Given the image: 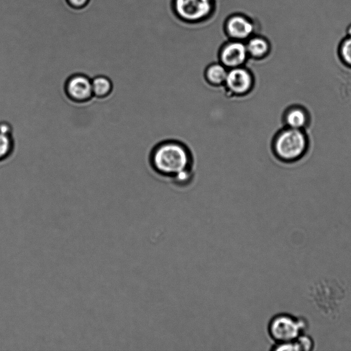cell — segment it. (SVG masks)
I'll list each match as a JSON object with an SVG mask.
<instances>
[{"mask_svg": "<svg viewBox=\"0 0 351 351\" xmlns=\"http://www.w3.org/2000/svg\"><path fill=\"white\" fill-rule=\"evenodd\" d=\"M92 91L93 97L105 98L110 95L113 85L111 80L103 75L95 76L91 79Z\"/></svg>", "mask_w": 351, "mask_h": 351, "instance_id": "cell-11", "label": "cell"}, {"mask_svg": "<svg viewBox=\"0 0 351 351\" xmlns=\"http://www.w3.org/2000/svg\"><path fill=\"white\" fill-rule=\"evenodd\" d=\"M247 57L246 45L241 40H234L226 43L219 53L220 62L228 69L242 66Z\"/></svg>", "mask_w": 351, "mask_h": 351, "instance_id": "cell-7", "label": "cell"}, {"mask_svg": "<svg viewBox=\"0 0 351 351\" xmlns=\"http://www.w3.org/2000/svg\"><path fill=\"white\" fill-rule=\"evenodd\" d=\"M226 30L231 38L243 41L250 38L254 31L252 22L243 15L235 14L230 16L226 23Z\"/></svg>", "mask_w": 351, "mask_h": 351, "instance_id": "cell-8", "label": "cell"}, {"mask_svg": "<svg viewBox=\"0 0 351 351\" xmlns=\"http://www.w3.org/2000/svg\"><path fill=\"white\" fill-rule=\"evenodd\" d=\"M64 91L73 101L86 102L93 97L91 79L83 73L73 74L65 82Z\"/></svg>", "mask_w": 351, "mask_h": 351, "instance_id": "cell-5", "label": "cell"}, {"mask_svg": "<svg viewBox=\"0 0 351 351\" xmlns=\"http://www.w3.org/2000/svg\"><path fill=\"white\" fill-rule=\"evenodd\" d=\"M341 53L345 62L351 66V37L343 42Z\"/></svg>", "mask_w": 351, "mask_h": 351, "instance_id": "cell-15", "label": "cell"}, {"mask_svg": "<svg viewBox=\"0 0 351 351\" xmlns=\"http://www.w3.org/2000/svg\"><path fill=\"white\" fill-rule=\"evenodd\" d=\"M14 141L12 134L0 130V161L7 158L12 152Z\"/></svg>", "mask_w": 351, "mask_h": 351, "instance_id": "cell-13", "label": "cell"}, {"mask_svg": "<svg viewBox=\"0 0 351 351\" xmlns=\"http://www.w3.org/2000/svg\"><path fill=\"white\" fill-rule=\"evenodd\" d=\"M174 10L183 21L197 22L206 19L213 10L212 0H174Z\"/></svg>", "mask_w": 351, "mask_h": 351, "instance_id": "cell-4", "label": "cell"}, {"mask_svg": "<svg viewBox=\"0 0 351 351\" xmlns=\"http://www.w3.org/2000/svg\"><path fill=\"white\" fill-rule=\"evenodd\" d=\"M297 340L300 344L302 351H309L313 348L314 343L311 337L305 333L301 334Z\"/></svg>", "mask_w": 351, "mask_h": 351, "instance_id": "cell-14", "label": "cell"}, {"mask_svg": "<svg viewBox=\"0 0 351 351\" xmlns=\"http://www.w3.org/2000/svg\"><path fill=\"white\" fill-rule=\"evenodd\" d=\"M308 323L306 319L288 313L274 315L267 324V333L275 343L295 340L304 333Z\"/></svg>", "mask_w": 351, "mask_h": 351, "instance_id": "cell-2", "label": "cell"}, {"mask_svg": "<svg viewBox=\"0 0 351 351\" xmlns=\"http://www.w3.org/2000/svg\"><path fill=\"white\" fill-rule=\"evenodd\" d=\"M273 147L274 154L280 160H293L306 151V136L300 130L289 128L281 131L275 137Z\"/></svg>", "mask_w": 351, "mask_h": 351, "instance_id": "cell-3", "label": "cell"}, {"mask_svg": "<svg viewBox=\"0 0 351 351\" xmlns=\"http://www.w3.org/2000/svg\"><path fill=\"white\" fill-rule=\"evenodd\" d=\"M70 5L75 8H80L85 6L89 0H67Z\"/></svg>", "mask_w": 351, "mask_h": 351, "instance_id": "cell-16", "label": "cell"}, {"mask_svg": "<svg viewBox=\"0 0 351 351\" xmlns=\"http://www.w3.org/2000/svg\"><path fill=\"white\" fill-rule=\"evenodd\" d=\"M152 164L158 173L175 177L189 169L190 155L184 146L178 142H164L154 149Z\"/></svg>", "mask_w": 351, "mask_h": 351, "instance_id": "cell-1", "label": "cell"}, {"mask_svg": "<svg viewBox=\"0 0 351 351\" xmlns=\"http://www.w3.org/2000/svg\"><path fill=\"white\" fill-rule=\"evenodd\" d=\"M0 130L5 133L12 134V127L7 122L0 123Z\"/></svg>", "mask_w": 351, "mask_h": 351, "instance_id": "cell-17", "label": "cell"}, {"mask_svg": "<svg viewBox=\"0 0 351 351\" xmlns=\"http://www.w3.org/2000/svg\"><path fill=\"white\" fill-rule=\"evenodd\" d=\"M285 121L290 128L300 130L306 125L308 115L303 108H292L287 110Z\"/></svg>", "mask_w": 351, "mask_h": 351, "instance_id": "cell-12", "label": "cell"}, {"mask_svg": "<svg viewBox=\"0 0 351 351\" xmlns=\"http://www.w3.org/2000/svg\"><path fill=\"white\" fill-rule=\"evenodd\" d=\"M347 32L349 36L351 37V25L348 27Z\"/></svg>", "mask_w": 351, "mask_h": 351, "instance_id": "cell-18", "label": "cell"}, {"mask_svg": "<svg viewBox=\"0 0 351 351\" xmlns=\"http://www.w3.org/2000/svg\"><path fill=\"white\" fill-rule=\"evenodd\" d=\"M231 94L243 96L250 93L254 86V77L249 70L242 66L228 69L223 84Z\"/></svg>", "mask_w": 351, "mask_h": 351, "instance_id": "cell-6", "label": "cell"}, {"mask_svg": "<svg viewBox=\"0 0 351 351\" xmlns=\"http://www.w3.org/2000/svg\"><path fill=\"white\" fill-rule=\"evenodd\" d=\"M248 56L255 59L265 57L269 50L267 41L260 36H253L248 38L245 44Z\"/></svg>", "mask_w": 351, "mask_h": 351, "instance_id": "cell-10", "label": "cell"}, {"mask_svg": "<svg viewBox=\"0 0 351 351\" xmlns=\"http://www.w3.org/2000/svg\"><path fill=\"white\" fill-rule=\"evenodd\" d=\"M228 69L221 62L208 65L205 71L206 80L210 84L217 86L223 85L227 77Z\"/></svg>", "mask_w": 351, "mask_h": 351, "instance_id": "cell-9", "label": "cell"}]
</instances>
